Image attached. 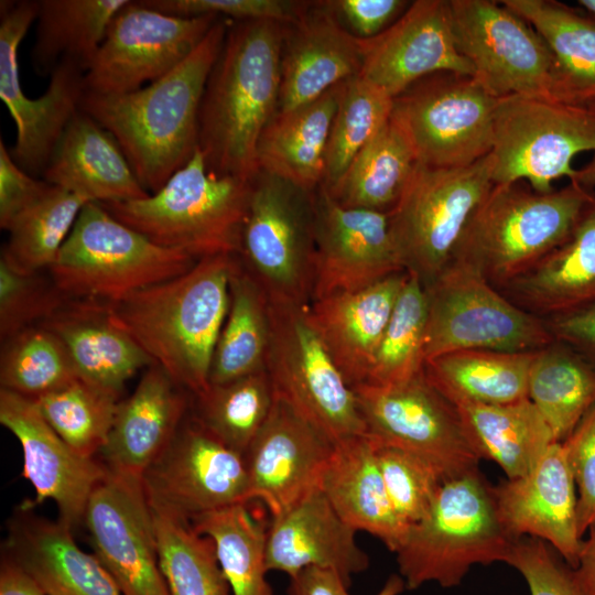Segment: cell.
Returning a JSON list of instances; mask_svg holds the SVG:
<instances>
[{
	"instance_id": "obj_1",
	"label": "cell",
	"mask_w": 595,
	"mask_h": 595,
	"mask_svg": "<svg viewBox=\"0 0 595 595\" xmlns=\"http://www.w3.org/2000/svg\"><path fill=\"white\" fill-rule=\"evenodd\" d=\"M230 20L219 18L197 47L173 71L120 95L85 93L80 110L117 141L143 188L153 194L198 148L204 89Z\"/></svg>"
},
{
	"instance_id": "obj_2",
	"label": "cell",
	"mask_w": 595,
	"mask_h": 595,
	"mask_svg": "<svg viewBox=\"0 0 595 595\" xmlns=\"http://www.w3.org/2000/svg\"><path fill=\"white\" fill-rule=\"evenodd\" d=\"M232 22L204 89L198 148L210 171L252 180L260 137L278 112L288 24Z\"/></svg>"
},
{
	"instance_id": "obj_3",
	"label": "cell",
	"mask_w": 595,
	"mask_h": 595,
	"mask_svg": "<svg viewBox=\"0 0 595 595\" xmlns=\"http://www.w3.org/2000/svg\"><path fill=\"white\" fill-rule=\"evenodd\" d=\"M237 259L238 255L199 259L181 275L107 304L113 322L153 364L194 396L209 386L212 359L229 309L230 277Z\"/></svg>"
},
{
	"instance_id": "obj_4",
	"label": "cell",
	"mask_w": 595,
	"mask_h": 595,
	"mask_svg": "<svg viewBox=\"0 0 595 595\" xmlns=\"http://www.w3.org/2000/svg\"><path fill=\"white\" fill-rule=\"evenodd\" d=\"M594 195L575 182L545 194L524 182L494 184L466 225L452 261L475 269L499 290L560 246Z\"/></svg>"
},
{
	"instance_id": "obj_5",
	"label": "cell",
	"mask_w": 595,
	"mask_h": 595,
	"mask_svg": "<svg viewBox=\"0 0 595 595\" xmlns=\"http://www.w3.org/2000/svg\"><path fill=\"white\" fill-rule=\"evenodd\" d=\"M250 191L251 180L210 171L197 148L158 192L99 204L154 244L199 260L239 255Z\"/></svg>"
},
{
	"instance_id": "obj_6",
	"label": "cell",
	"mask_w": 595,
	"mask_h": 595,
	"mask_svg": "<svg viewBox=\"0 0 595 595\" xmlns=\"http://www.w3.org/2000/svg\"><path fill=\"white\" fill-rule=\"evenodd\" d=\"M501 524L493 487L478 468L442 483L428 513L394 552L408 589L454 587L476 564L507 562L513 542Z\"/></svg>"
},
{
	"instance_id": "obj_7",
	"label": "cell",
	"mask_w": 595,
	"mask_h": 595,
	"mask_svg": "<svg viewBox=\"0 0 595 595\" xmlns=\"http://www.w3.org/2000/svg\"><path fill=\"white\" fill-rule=\"evenodd\" d=\"M197 261L154 244L89 202L48 271L66 299L109 304L181 275Z\"/></svg>"
},
{
	"instance_id": "obj_8",
	"label": "cell",
	"mask_w": 595,
	"mask_h": 595,
	"mask_svg": "<svg viewBox=\"0 0 595 595\" xmlns=\"http://www.w3.org/2000/svg\"><path fill=\"white\" fill-rule=\"evenodd\" d=\"M595 150V105L552 96L497 98L489 152L494 184L527 182L537 193L572 181L576 155Z\"/></svg>"
},
{
	"instance_id": "obj_9",
	"label": "cell",
	"mask_w": 595,
	"mask_h": 595,
	"mask_svg": "<svg viewBox=\"0 0 595 595\" xmlns=\"http://www.w3.org/2000/svg\"><path fill=\"white\" fill-rule=\"evenodd\" d=\"M238 257L270 301L310 304L315 258L313 193L259 170L251 180Z\"/></svg>"
},
{
	"instance_id": "obj_10",
	"label": "cell",
	"mask_w": 595,
	"mask_h": 595,
	"mask_svg": "<svg viewBox=\"0 0 595 595\" xmlns=\"http://www.w3.org/2000/svg\"><path fill=\"white\" fill-rule=\"evenodd\" d=\"M266 370L274 396L334 443L366 434L355 391L316 332L309 304L270 301Z\"/></svg>"
},
{
	"instance_id": "obj_11",
	"label": "cell",
	"mask_w": 595,
	"mask_h": 595,
	"mask_svg": "<svg viewBox=\"0 0 595 595\" xmlns=\"http://www.w3.org/2000/svg\"><path fill=\"white\" fill-rule=\"evenodd\" d=\"M493 185L489 154L463 167L416 164L388 214L403 269L425 288L451 263L466 225Z\"/></svg>"
},
{
	"instance_id": "obj_12",
	"label": "cell",
	"mask_w": 595,
	"mask_h": 595,
	"mask_svg": "<svg viewBox=\"0 0 595 595\" xmlns=\"http://www.w3.org/2000/svg\"><path fill=\"white\" fill-rule=\"evenodd\" d=\"M425 290V361L470 349L537 351L555 342L545 320L512 303L465 263L452 261Z\"/></svg>"
},
{
	"instance_id": "obj_13",
	"label": "cell",
	"mask_w": 595,
	"mask_h": 595,
	"mask_svg": "<svg viewBox=\"0 0 595 595\" xmlns=\"http://www.w3.org/2000/svg\"><path fill=\"white\" fill-rule=\"evenodd\" d=\"M496 102L472 77L436 73L394 97L391 117L418 163L463 167L489 154Z\"/></svg>"
},
{
	"instance_id": "obj_14",
	"label": "cell",
	"mask_w": 595,
	"mask_h": 595,
	"mask_svg": "<svg viewBox=\"0 0 595 595\" xmlns=\"http://www.w3.org/2000/svg\"><path fill=\"white\" fill-rule=\"evenodd\" d=\"M353 389L366 435L376 444L419 456L444 480L478 468L480 457L456 408L429 382L424 369L403 383L364 382Z\"/></svg>"
},
{
	"instance_id": "obj_15",
	"label": "cell",
	"mask_w": 595,
	"mask_h": 595,
	"mask_svg": "<svg viewBox=\"0 0 595 595\" xmlns=\"http://www.w3.org/2000/svg\"><path fill=\"white\" fill-rule=\"evenodd\" d=\"M39 1H1L0 4V98L17 128L10 150L12 159L31 175L43 174L55 147L86 93L82 64L64 58L50 75L39 98H29L20 83L18 48L36 20Z\"/></svg>"
},
{
	"instance_id": "obj_16",
	"label": "cell",
	"mask_w": 595,
	"mask_h": 595,
	"mask_svg": "<svg viewBox=\"0 0 595 595\" xmlns=\"http://www.w3.org/2000/svg\"><path fill=\"white\" fill-rule=\"evenodd\" d=\"M448 11L457 50L487 93L552 96V55L524 19L491 0H448Z\"/></svg>"
},
{
	"instance_id": "obj_17",
	"label": "cell",
	"mask_w": 595,
	"mask_h": 595,
	"mask_svg": "<svg viewBox=\"0 0 595 595\" xmlns=\"http://www.w3.org/2000/svg\"><path fill=\"white\" fill-rule=\"evenodd\" d=\"M219 18H181L129 1L111 20L85 73L87 91L120 95L163 77L203 41Z\"/></svg>"
},
{
	"instance_id": "obj_18",
	"label": "cell",
	"mask_w": 595,
	"mask_h": 595,
	"mask_svg": "<svg viewBox=\"0 0 595 595\" xmlns=\"http://www.w3.org/2000/svg\"><path fill=\"white\" fill-rule=\"evenodd\" d=\"M141 484L151 509L191 522L210 511L251 502L245 455L196 419L181 425Z\"/></svg>"
},
{
	"instance_id": "obj_19",
	"label": "cell",
	"mask_w": 595,
	"mask_h": 595,
	"mask_svg": "<svg viewBox=\"0 0 595 595\" xmlns=\"http://www.w3.org/2000/svg\"><path fill=\"white\" fill-rule=\"evenodd\" d=\"M83 523L94 554L122 595H171L141 479L108 470L88 501Z\"/></svg>"
},
{
	"instance_id": "obj_20",
	"label": "cell",
	"mask_w": 595,
	"mask_h": 595,
	"mask_svg": "<svg viewBox=\"0 0 595 595\" xmlns=\"http://www.w3.org/2000/svg\"><path fill=\"white\" fill-rule=\"evenodd\" d=\"M313 203L315 258L312 301L360 290L405 271L391 237L388 213L343 206L323 185L313 193Z\"/></svg>"
},
{
	"instance_id": "obj_21",
	"label": "cell",
	"mask_w": 595,
	"mask_h": 595,
	"mask_svg": "<svg viewBox=\"0 0 595 595\" xmlns=\"http://www.w3.org/2000/svg\"><path fill=\"white\" fill-rule=\"evenodd\" d=\"M0 423L20 442L23 477L35 490L31 508L52 500L58 520L72 529L83 523L88 501L107 475L96 457L75 452L46 422L33 400L0 388Z\"/></svg>"
},
{
	"instance_id": "obj_22",
	"label": "cell",
	"mask_w": 595,
	"mask_h": 595,
	"mask_svg": "<svg viewBox=\"0 0 595 595\" xmlns=\"http://www.w3.org/2000/svg\"><path fill=\"white\" fill-rule=\"evenodd\" d=\"M335 443L288 402L274 396L271 411L245 454L249 500L274 517L313 490Z\"/></svg>"
},
{
	"instance_id": "obj_23",
	"label": "cell",
	"mask_w": 595,
	"mask_h": 595,
	"mask_svg": "<svg viewBox=\"0 0 595 595\" xmlns=\"http://www.w3.org/2000/svg\"><path fill=\"white\" fill-rule=\"evenodd\" d=\"M361 44L359 75L391 98L436 73L474 75L472 64L457 50L445 0L411 2L387 30Z\"/></svg>"
},
{
	"instance_id": "obj_24",
	"label": "cell",
	"mask_w": 595,
	"mask_h": 595,
	"mask_svg": "<svg viewBox=\"0 0 595 595\" xmlns=\"http://www.w3.org/2000/svg\"><path fill=\"white\" fill-rule=\"evenodd\" d=\"M499 520L513 539L544 541L572 569L582 545L577 493L562 442L553 443L527 475L493 487Z\"/></svg>"
},
{
	"instance_id": "obj_25",
	"label": "cell",
	"mask_w": 595,
	"mask_h": 595,
	"mask_svg": "<svg viewBox=\"0 0 595 595\" xmlns=\"http://www.w3.org/2000/svg\"><path fill=\"white\" fill-rule=\"evenodd\" d=\"M363 61L361 40L345 29L325 1L310 2L286 25L278 112L311 102L358 75Z\"/></svg>"
},
{
	"instance_id": "obj_26",
	"label": "cell",
	"mask_w": 595,
	"mask_h": 595,
	"mask_svg": "<svg viewBox=\"0 0 595 595\" xmlns=\"http://www.w3.org/2000/svg\"><path fill=\"white\" fill-rule=\"evenodd\" d=\"M356 530L335 511L317 488L285 511L271 517L267 528L266 565L288 576L318 566L351 576L369 566L368 554L356 541Z\"/></svg>"
},
{
	"instance_id": "obj_27",
	"label": "cell",
	"mask_w": 595,
	"mask_h": 595,
	"mask_svg": "<svg viewBox=\"0 0 595 595\" xmlns=\"http://www.w3.org/2000/svg\"><path fill=\"white\" fill-rule=\"evenodd\" d=\"M72 528L21 504L8 521L2 554L24 570L47 595H122L95 554L75 542Z\"/></svg>"
},
{
	"instance_id": "obj_28",
	"label": "cell",
	"mask_w": 595,
	"mask_h": 595,
	"mask_svg": "<svg viewBox=\"0 0 595 595\" xmlns=\"http://www.w3.org/2000/svg\"><path fill=\"white\" fill-rule=\"evenodd\" d=\"M183 391L156 364L147 368L133 392L118 402L98 453L109 472L142 478L183 424L187 409Z\"/></svg>"
},
{
	"instance_id": "obj_29",
	"label": "cell",
	"mask_w": 595,
	"mask_h": 595,
	"mask_svg": "<svg viewBox=\"0 0 595 595\" xmlns=\"http://www.w3.org/2000/svg\"><path fill=\"white\" fill-rule=\"evenodd\" d=\"M407 271L356 291L329 294L309 304L312 323L346 381H367Z\"/></svg>"
},
{
	"instance_id": "obj_30",
	"label": "cell",
	"mask_w": 595,
	"mask_h": 595,
	"mask_svg": "<svg viewBox=\"0 0 595 595\" xmlns=\"http://www.w3.org/2000/svg\"><path fill=\"white\" fill-rule=\"evenodd\" d=\"M41 324L63 342L79 378L118 397L138 370L153 364L105 303L67 299Z\"/></svg>"
},
{
	"instance_id": "obj_31",
	"label": "cell",
	"mask_w": 595,
	"mask_h": 595,
	"mask_svg": "<svg viewBox=\"0 0 595 595\" xmlns=\"http://www.w3.org/2000/svg\"><path fill=\"white\" fill-rule=\"evenodd\" d=\"M499 291L543 320L595 304V195L569 237Z\"/></svg>"
},
{
	"instance_id": "obj_32",
	"label": "cell",
	"mask_w": 595,
	"mask_h": 595,
	"mask_svg": "<svg viewBox=\"0 0 595 595\" xmlns=\"http://www.w3.org/2000/svg\"><path fill=\"white\" fill-rule=\"evenodd\" d=\"M42 176L88 202H127L150 195L116 139L82 110L66 127Z\"/></svg>"
},
{
	"instance_id": "obj_33",
	"label": "cell",
	"mask_w": 595,
	"mask_h": 595,
	"mask_svg": "<svg viewBox=\"0 0 595 595\" xmlns=\"http://www.w3.org/2000/svg\"><path fill=\"white\" fill-rule=\"evenodd\" d=\"M320 489L347 524L378 538L390 551L398 550L408 527L393 509L375 444L366 434L335 443Z\"/></svg>"
},
{
	"instance_id": "obj_34",
	"label": "cell",
	"mask_w": 595,
	"mask_h": 595,
	"mask_svg": "<svg viewBox=\"0 0 595 595\" xmlns=\"http://www.w3.org/2000/svg\"><path fill=\"white\" fill-rule=\"evenodd\" d=\"M345 82L311 102L277 112L258 143L259 170L310 193L322 185L329 132Z\"/></svg>"
},
{
	"instance_id": "obj_35",
	"label": "cell",
	"mask_w": 595,
	"mask_h": 595,
	"mask_svg": "<svg viewBox=\"0 0 595 595\" xmlns=\"http://www.w3.org/2000/svg\"><path fill=\"white\" fill-rule=\"evenodd\" d=\"M541 36L553 60L554 98L595 105V18L553 0H502Z\"/></svg>"
},
{
	"instance_id": "obj_36",
	"label": "cell",
	"mask_w": 595,
	"mask_h": 595,
	"mask_svg": "<svg viewBox=\"0 0 595 595\" xmlns=\"http://www.w3.org/2000/svg\"><path fill=\"white\" fill-rule=\"evenodd\" d=\"M454 407L480 459L496 463L507 479L530 473L556 442L529 399L506 404L461 403Z\"/></svg>"
},
{
	"instance_id": "obj_37",
	"label": "cell",
	"mask_w": 595,
	"mask_h": 595,
	"mask_svg": "<svg viewBox=\"0 0 595 595\" xmlns=\"http://www.w3.org/2000/svg\"><path fill=\"white\" fill-rule=\"evenodd\" d=\"M534 355L488 349L453 351L428 359L424 375L453 405L512 403L528 399Z\"/></svg>"
},
{
	"instance_id": "obj_38",
	"label": "cell",
	"mask_w": 595,
	"mask_h": 595,
	"mask_svg": "<svg viewBox=\"0 0 595 595\" xmlns=\"http://www.w3.org/2000/svg\"><path fill=\"white\" fill-rule=\"evenodd\" d=\"M269 339V298L238 257L230 277L229 309L212 359L209 385L266 369Z\"/></svg>"
},
{
	"instance_id": "obj_39",
	"label": "cell",
	"mask_w": 595,
	"mask_h": 595,
	"mask_svg": "<svg viewBox=\"0 0 595 595\" xmlns=\"http://www.w3.org/2000/svg\"><path fill=\"white\" fill-rule=\"evenodd\" d=\"M130 0H40L32 65L41 75H51L57 64L69 58L87 71L108 26Z\"/></svg>"
},
{
	"instance_id": "obj_40",
	"label": "cell",
	"mask_w": 595,
	"mask_h": 595,
	"mask_svg": "<svg viewBox=\"0 0 595 595\" xmlns=\"http://www.w3.org/2000/svg\"><path fill=\"white\" fill-rule=\"evenodd\" d=\"M418 164L413 149L392 117L360 150L332 190L338 204L389 213Z\"/></svg>"
},
{
	"instance_id": "obj_41",
	"label": "cell",
	"mask_w": 595,
	"mask_h": 595,
	"mask_svg": "<svg viewBox=\"0 0 595 595\" xmlns=\"http://www.w3.org/2000/svg\"><path fill=\"white\" fill-rule=\"evenodd\" d=\"M528 399L556 442H563L595 405V367L554 342L536 351L528 378Z\"/></svg>"
},
{
	"instance_id": "obj_42",
	"label": "cell",
	"mask_w": 595,
	"mask_h": 595,
	"mask_svg": "<svg viewBox=\"0 0 595 595\" xmlns=\"http://www.w3.org/2000/svg\"><path fill=\"white\" fill-rule=\"evenodd\" d=\"M249 504L201 515L192 524L214 542L231 595H274L267 580V527Z\"/></svg>"
},
{
	"instance_id": "obj_43",
	"label": "cell",
	"mask_w": 595,
	"mask_h": 595,
	"mask_svg": "<svg viewBox=\"0 0 595 595\" xmlns=\"http://www.w3.org/2000/svg\"><path fill=\"white\" fill-rule=\"evenodd\" d=\"M87 203L76 193L50 185L8 227L1 259L22 273L50 269Z\"/></svg>"
},
{
	"instance_id": "obj_44",
	"label": "cell",
	"mask_w": 595,
	"mask_h": 595,
	"mask_svg": "<svg viewBox=\"0 0 595 595\" xmlns=\"http://www.w3.org/2000/svg\"><path fill=\"white\" fill-rule=\"evenodd\" d=\"M151 512L160 566L171 595H231L212 539L188 520Z\"/></svg>"
},
{
	"instance_id": "obj_45",
	"label": "cell",
	"mask_w": 595,
	"mask_h": 595,
	"mask_svg": "<svg viewBox=\"0 0 595 595\" xmlns=\"http://www.w3.org/2000/svg\"><path fill=\"white\" fill-rule=\"evenodd\" d=\"M196 420L231 450L245 455L266 422L274 391L266 369L195 396Z\"/></svg>"
},
{
	"instance_id": "obj_46",
	"label": "cell",
	"mask_w": 595,
	"mask_h": 595,
	"mask_svg": "<svg viewBox=\"0 0 595 595\" xmlns=\"http://www.w3.org/2000/svg\"><path fill=\"white\" fill-rule=\"evenodd\" d=\"M2 343L1 389L34 400L79 377L63 342L42 324Z\"/></svg>"
},
{
	"instance_id": "obj_47",
	"label": "cell",
	"mask_w": 595,
	"mask_h": 595,
	"mask_svg": "<svg viewBox=\"0 0 595 595\" xmlns=\"http://www.w3.org/2000/svg\"><path fill=\"white\" fill-rule=\"evenodd\" d=\"M393 98L359 74L344 83L333 119L322 185L334 188L360 150L391 117Z\"/></svg>"
},
{
	"instance_id": "obj_48",
	"label": "cell",
	"mask_w": 595,
	"mask_h": 595,
	"mask_svg": "<svg viewBox=\"0 0 595 595\" xmlns=\"http://www.w3.org/2000/svg\"><path fill=\"white\" fill-rule=\"evenodd\" d=\"M426 320L425 286L408 272L366 382L399 385L423 371Z\"/></svg>"
},
{
	"instance_id": "obj_49",
	"label": "cell",
	"mask_w": 595,
	"mask_h": 595,
	"mask_svg": "<svg viewBox=\"0 0 595 595\" xmlns=\"http://www.w3.org/2000/svg\"><path fill=\"white\" fill-rule=\"evenodd\" d=\"M33 402L75 452L96 457L107 441L119 397L78 377Z\"/></svg>"
},
{
	"instance_id": "obj_50",
	"label": "cell",
	"mask_w": 595,
	"mask_h": 595,
	"mask_svg": "<svg viewBox=\"0 0 595 595\" xmlns=\"http://www.w3.org/2000/svg\"><path fill=\"white\" fill-rule=\"evenodd\" d=\"M374 444L389 499L409 529L428 513L444 478L430 463L412 453Z\"/></svg>"
},
{
	"instance_id": "obj_51",
	"label": "cell",
	"mask_w": 595,
	"mask_h": 595,
	"mask_svg": "<svg viewBox=\"0 0 595 595\" xmlns=\"http://www.w3.org/2000/svg\"><path fill=\"white\" fill-rule=\"evenodd\" d=\"M67 299L39 273H22L0 259V336L4 342L41 324Z\"/></svg>"
},
{
	"instance_id": "obj_52",
	"label": "cell",
	"mask_w": 595,
	"mask_h": 595,
	"mask_svg": "<svg viewBox=\"0 0 595 595\" xmlns=\"http://www.w3.org/2000/svg\"><path fill=\"white\" fill-rule=\"evenodd\" d=\"M160 12L196 18L213 15L231 21H275L290 24L310 2L286 0H140Z\"/></svg>"
},
{
	"instance_id": "obj_53",
	"label": "cell",
	"mask_w": 595,
	"mask_h": 595,
	"mask_svg": "<svg viewBox=\"0 0 595 595\" xmlns=\"http://www.w3.org/2000/svg\"><path fill=\"white\" fill-rule=\"evenodd\" d=\"M562 560L544 541L524 537L513 542L506 563L523 576L530 595H583Z\"/></svg>"
},
{
	"instance_id": "obj_54",
	"label": "cell",
	"mask_w": 595,
	"mask_h": 595,
	"mask_svg": "<svg viewBox=\"0 0 595 595\" xmlns=\"http://www.w3.org/2000/svg\"><path fill=\"white\" fill-rule=\"evenodd\" d=\"M577 493V531L595 527V405L562 442Z\"/></svg>"
},
{
	"instance_id": "obj_55",
	"label": "cell",
	"mask_w": 595,
	"mask_h": 595,
	"mask_svg": "<svg viewBox=\"0 0 595 595\" xmlns=\"http://www.w3.org/2000/svg\"><path fill=\"white\" fill-rule=\"evenodd\" d=\"M325 3L345 29L360 40L381 34L410 4L403 0H334Z\"/></svg>"
},
{
	"instance_id": "obj_56",
	"label": "cell",
	"mask_w": 595,
	"mask_h": 595,
	"mask_svg": "<svg viewBox=\"0 0 595 595\" xmlns=\"http://www.w3.org/2000/svg\"><path fill=\"white\" fill-rule=\"evenodd\" d=\"M25 172L12 159L0 140V227L7 230L13 219L39 199L50 187Z\"/></svg>"
},
{
	"instance_id": "obj_57",
	"label": "cell",
	"mask_w": 595,
	"mask_h": 595,
	"mask_svg": "<svg viewBox=\"0 0 595 595\" xmlns=\"http://www.w3.org/2000/svg\"><path fill=\"white\" fill-rule=\"evenodd\" d=\"M545 322L556 342L595 367V304Z\"/></svg>"
},
{
	"instance_id": "obj_58",
	"label": "cell",
	"mask_w": 595,
	"mask_h": 595,
	"mask_svg": "<svg viewBox=\"0 0 595 595\" xmlns=\"http://www.w3.org/2000/svg\"><path fill=\"white\" fill-rule=\"evenodd\" d=\"M289 577L288 595H350L349 584L331 569L309 566Z\"/></svg>"
},
{
	"instance_id": "obj_59",
	"label": "cell",
	"mask_w": 595,
	"mask_h": 595,
	"mask_svg": "<svg viewBox=\"0 0 595 595\" xmlns=\"http://www.w3.org/2000/svg\"><path fill=\"white\" fill-rule=\"evenodd\" d=\"M0 595H47L17 563L1 555Z\"/></svg>"
},
{
	"instance_id": "obj_60",
	"label": "cell",
	"mask_w": 595,
	"mask_h": 595,
	"mask_svg": "<svg viewBox=\"0 0 595 595\" xmlns=\"http://www.w3.org/2000/svg\"><path fill=\"white\" fill-rule=\"evenodd\" d=\"M586 540L582 541L573 577L583 595H595V527Z\"/></svg>"
},
{
	"instance_id": "obj_61",
	"label": "cell",
	"mask_w": 595,
	"mask_h": 595,
	"mask_svg": "<svg viewBox=\"0 0 595 595\" xmlns=\"http://www.w3.org/2000/svg\"><path fill=\"white\" fill-rule=\"evenodd\" d=\"M575 182L582 187L593 191L595 188V150L593 151V156L588 161L587 164H585L581 169H576L575 176L572 181Z\"/></svg>"
},
{
	"instance_id": "obj_62",
	"label": "cell",
	"mask_w": 595,
	"mask_h": 595,
	"mask_svg": "<svg viewBox=\"0 0 595 595\" xmlns=\"http://www.w3.org/2000/svg\"><path fill=\"white\" fill-rule=\"evenodd\" d=\"M404 588L403 578L399 574H392L376 595H400Z\"/></svg>"
},
{
	"instance_id": "obj_63",
	"label": "cell",
	"mask_w": 595,
	"mask_h": 595,
	"mask_svg": "<svg viewBox=\"0 0 595 595\" xmlns=\"http://www.w3.org/2000/svg\"><path fill=\"white\" fill-rule=\"evenodd\" d=\"M577 4L595 18V0H578Z\"/></svg>"
}]
</instances>
